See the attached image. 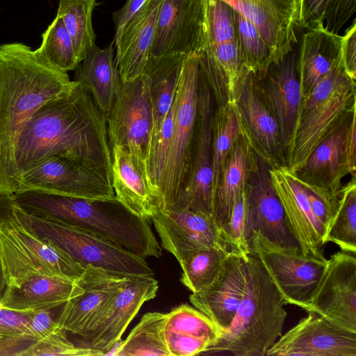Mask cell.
Masks as SVG:
<instances>
[{
  "mask_svg": "<svg viewBox=\"0 0 356 356\" xmlns=\"http://www.w3.org/2000/svg\"><path fill=\"white\" fill-rule=\"evenodd\" d=\"M234 102L255 154L272 169L286 167L277 123L257 88L254 74L243 67Z\"/></svg>",
  "mask_w": 356,
  "mask_h": 356,
  "instance_id": "17",
  "label": "cell"
},
{
  "mask_svg": "<svg viewBox=\"0 0 356 356\" xmlns=\"http://www.w3.org/2000/svg\"><path fill=\"white\" fill-rule=\"evenodd\" d=\"M340 58L347 75L356 80V19L340 39Z\"/></svg>",
  "mask_w": 356,
  "mask_h": 356,
  "instance_id": "45",
  "label": "cell"
},
{
  "mask_svg": "<svg viewBox=\"0 0 356 356\" xmlns=\"http://www.w3.org/2000/svg\"><path fill=\"white\" fill-rule=\"evenodd\" d=\"M158 289L159 282L153 276H131L81 335L86 346L106 355L121 340L142 305L156 297Z\"/></svg>",
  "mask_w": 356,
  "mask_h": 356,
  "instance_id": "14",
  "label": "cell"
},
{
  "mask_svg": "<svg viewBox=\"0 0 356 356\" xmlns=\"http://www.w3.org/2000/svg\"><path fill=\"white\" fill-rule=\"evenodd\" d=\"M30 333L0 337V356H26L28 351L40 340Z\"/></svg>",
  "mask_w": 356,
  "mask_h": 356,
  "instance_id": "47",
  "label": "cell"
},
{
  "mask_svg": "<svg viewBox=\"0 0 356 356\" xmlns=\"http://www.w3.org/2000/svg\"><path fill=\"white\" fill-rule=\"evenodd\" d=\"M38 50L49 63L66 72L75 70L80 63L72 39L58 15L42 34Z\"/></svg>",
  "mask_w": 356,
  "mask_h": 356,
  "instance_id": "40",
  "label": "cell"
},
{
  "mask_svg": "<svg viewBox=\"0 0 356 356\" xmlns=\"http://www.w3.org/2000/svg\"><path fill=\"white\" fill-rule=\"evenodd\" d=\"M250 248L286 304L307 312L327 263L324 254L305 255L299 247L276 244L257 232L252 234Z\"/></svg>",
  "mask_w": 356,
  "mask_h": 356,
  "instance_id": "9",
  "label": "cell"
},
{
  "mask_svg": "<svg viewBox=\"0 0 356 356\" xmlns=\"http://www.w3.org/2000/svg\"><path fill=\"white\" fill-rule=\"evenodd\" d=\"M212 199L219 184L227 156L238 138L244 132L235 102L218 106L211 124Z\"/></svg>",
  "mask_w": 356,
  "mask_h": 356,
  "instance_id": "34",
  "label": "cell"
},
{
  "mask_svg": "<svg viewBox=\"0 0 356 356\" xmlns=\"http://www.w3.org/2000/svg\"><path fill=\"white\" fill-rule=\"evenodd\" d=\"M0 261L8 287L35 275L76 280L86 266L49 241L42 239L0 206Z\"/></svg>",
  "mask_w": 356,
  "mask_h": 356,
  "instance_id": "7",
  "label": "cell"
},
{
  "mask_svg": "<svg viewBox=\"0 0 356 356\" xmlns=\"http://www.w3.org/2000/svg\"><path fill=\"white\" fill-rule=\"evenodd\" d=\"M218 245L228 254L247 260L251 254L245 191L238 197L229 221L218 231Z\"/></svg>",
  "mask_w": 356,
  "mask_h": 356,
  "instance_id": "41",
  "label": "cell"
},
{
  "mask_svg": "<svg viewBox=\"0 0 356 356\" xmlns=\"http://www.w3.org/2000/svg\"><path fill=\"white\" fill-rule=\"evenodd\" d=\"M199 54L186 56L173 101L174 121L159 192L161 210L172 211L188 181L197 116Z\"/></svg>",
  "mask_w": 356,
  "mask_h": 356,
  "instance_id": "8",
  "label": "cell"
},
{
  "mask_svg": "<svg viewBox=\"0 0 356 356\" xmlns=\"http://www.w3.org/2000/svg\"><path fill=\"white\" fill-rule=\"evenodd\" d=\"M356 116L350 123L346 139V149L348 154V165L352 177H356Z\"/></svg>",
  "mask_w": 356,
  "mask_h": 356,
  "instance_id": "50",
  "label": "cell"
},
{
  "mask_svg": "<svg viewBox=\"0 0 356 356\" xmlns=\"http://www.w3.org/2000/svg\"><path fill=\"white\" fill-rule=\"evenodd\" d=\"M270 175L289 229L302 252L323 254L326 231L314 216L305 188L286 167L270 168Z\"/></svg>",
  "mask_w": 356,
  "mask_h": 356,
  "instance_id": "24",
  "label": "cell"
},
{
  "mask_svg": "<svg viewBox=\"0 0 356 356\" xmlns=\"http://www.w3.org/2000/svg\"><path fill=\"white\" fill-rule=\"evenodd\" d=\"M331 0H301L300 29L324 26L326 10Z\"/></svg>",
  "mask_w": 356,
  "mask_h": 356,
  "instance_id": "46",
  "label": "cell"
},
{
  "mask_svg": "<svg viewBox=\"0 0 356 356\" xmlns=\"http://www.w3.org/2000/svg\"><path fill=\"white\" fill-rule=\"evenodd\" d=\"M227 254L219 245L190 253L179 262L182 269L181 283L192 293L202 291L216 279Z\"/></svg>",
  "mask_w": 356,
  "mask_h": 356,
  "instance_id": "37",
  "label": "cell"
},
{
  "mask_svg": "<svg viewBox=\"0 0 356 356\" xmlns=\"http://www.w3.org/2000/svg\"><path fill=\"white\" fill-rule=\"evenodd\" d=\"M113 41L104 49L96 44L75 69V81L92 95L98 108L108 120L111 114L122 81L114 59Z\"/></svg>",
  "mask_w": 356,
  "mask_h": 356,
  "instance_id": "30",
  "label": "cell"
},
{
  "mask_svg": "<svg viewBox=\"0 0 356 356\" xmlns=\"http://www.w3.org/2000/svg\"><path fill=\"white\" fill-rule=\"evenodd\" d=\"M325 241L334 243L342 251L356 253V177L343 185Z\"/></svg>",
  "mask_w": 356,
  "mask_h": 356,
  "instance_id": "38",
  "label": "cell"
},
{
  "mask_svg": "<svg viewBox=\"0 0 356 356\" xmlns=\"http://www.w3.org/2000/svg\"><path fill=\"white\" fill-rule=\"evenodd\" d=\"M150 220L162 247L178 262L197 250L219 245L218 229L211 215L191 209L159 210Z\"/></svg>",
  "mask_w": 356,
  "mask_h": 356,
  "instance_id": "25",
  "label": "cell"
},
{
  "mask_svg": "<svg viewBox=\"0 0 356 356\" xmlns=\"http://www.w3.org/2000/svg\"><path fill=\"white\" fill-rule=\"evenodd\" d=\"M52 155L77 161L111 183L106 120L77 81L70 91L42 105L23 128L15 152L18 184L24 172Z\"/></svg>",
  "mask_w": 356,
  "mask_h": 356,
  "instance_id": "1",
  "label": "cell"
},
{
  "mask_svg": "<svg viewBox=\"0 0 356 356\" xmlns=\"http://www.w3.org/2000/svg\"><path fill=\"white\" fill-rule=\"evenodd\" d=\"M76 83L38 49L20 42L0 45V195L17 189L15 152L25 124L42 105Z\"/></svg>",
  "mask_w": 356,
  "mask_h": 356,
  "instance_id": "2",
  "label": "cell"
},
{
  "mask_svg": "<svg viewBox=\"0 0 356 356\" xmlns=\"http://www.w3.org/2000/svg\"><path fill=\"white\" fill-rule=\"evenodd\" d=\"M356 10V0H331L325 13L324 28L338 34Z\"/></svg>",
  "mask_w": 356,
  "mask_h": 356,
  "instance_id": "44",
  "label": "cell"
},
{
  "mask_svg": "<svg viewBox=\"0 0 356 356\" xmlns=\"http://www.w3.org/2000/svg\"><path fill=\"white\" fill-rule=\"evenodd\" d=\"M7 288V282L6 280V277L2 269L1 264L0 261V300H1L3 294Z\"/></svg>",
  "mask_w": 356,
  "mask_h": 356,
  "instance_id": "51",
  "label": "cell"
},
{
  "mask_svg": "<svg viewBox=\"0 0 356 356\" xmlns=\"http://www.w3.org/2000/svg\"><path fill=\"white\" fill-rule=\"evenodd\" d=\"M163 1L147 0L122 31L115 58L122 82L142 74L150 54Z\"/></svg>",
  "mask_w": 356,
  "mask_h": 356,
  "instance_id": "27",
  "label": "cell"
},
{
  "mask_svg": "<svg viewBox=\"0 0 356 356\" xmlns=\"http://www.w3.org/2000/svg\"><path fill=\"white\" fill-rule=\"evenodd\" d=\"M257 154L245 131L234 143L212 199V216L219 229L229 221L235 203L245 191Z\"/></svg>",
  "mask_w": 356,
  "mask_h": 356,
  "instance_id": "29",
  "label": "cell"
},
{
  "mask_svg": "<svg viewBox=\"0 0 356 356\" xmlns=\"http://www.w3.org/2000/svg\"><path fill=\"white\" fill-rule=\"evenodd\" d=\"M109 146L118 145L147 163L153 136L154 118L146 76L122 82L107 120Z\"/></svg>",
  "mask_w": 356,
  "mask_h": 356,
  "instance_id": "12",
  "label": "cell"
},
{
  "mask_svg": "<svg viewBox=\"0 0 356 356\" xmlns=\"http://www.w3.org/2000/svg\"><path fill=\"white\" fill-rule=\"evenodd\" d=\"M74 282L59 277L35 275L18 286H7L0 307L18 312L57 308L71 297Z\"/></svg>",
  "mask_w": 356,
  "mask_h": 356,
  "instance_id": "32",
  "label": "cell"
},
{
  "mask_svg": "<svg viewBox=\"0 0 356 356\" xmlns=\"http://www.w3.org/2000/svg\"><path fill=\"white\" fill-rule=\"evenodd\" d=\"M38 191L93 200H115L112 184L70 159L50 156L24 172L15 193Z\"/></svg>",
  "mask_w": 356,
  "mask_h": 356,
  "instance_id": "10",
  "label": "cell"
},
{
  "mask_svg": "<svg viewBox=\"0 0 356 356\" xmlns=\"http://www.w3.org/2000/svg\"><path fill=\"white\" fill-rule=\"evenodd\" d=\"M97 0H60L57 15L72 39L79 62L95 45L92 15Z\"/></svg>",
  "mask_w": 356,
  "mask_h": 356,
  "instance_id": "36",
  "label": "cell"
},
{
  "mask_svg": "<svg viewBox=\"0 0 356 356\" xmlns=\"http://www.w3.org/2000/svg\"><path fill=\"white\" fill-rule=\"evenodd\" d=\"M245 276L246 260L229 253L216 279L202 291L189 296L191 304L207 316L222 333L231 325L242 300Z\"/></svg>",
  "mask_w": 356,
  "mask_h": 356,
  "instance_id": "26",
  "label": "cell"
},
{
  "mask_svg": "<svg viewBox=\"0 0 356 356\" xmlns=\"http://www.w3.org/2000/svg\"><path fill=\"white\" fill-rule=\"evenodd\" d=\"M258 29L268 44L272 63L293 50L300 31L301 0H222Z\"/></svg>",
  "mask_w": 356,
  "mask_h": 356,
  "instance_id": "19",
  "label": "cell"
},
{
  "mask_svg": "<svg viewBox=\"0 0 356 356\" xmlns=\"http://www.w3.org/2000/svg\"><path fill=\"white\" fill-rule=\"evenodd\" d=\"M166 314H145L124 341L116 345L113 355L170 356L165 343L164 326Z\"/></svg>",
  "mask_w": 356,
  "mask_h": 356,
  "instance_id": "35",
  "label": "cell"
},
{
  "mask_svg": "<svg viewBox=\"0 0 356 356\" xmlns=\"http://www.w3.org/2000/svg\"><path fill=\"white\" fill-rule=\"evenodd\" d=\"M235 23L242 65L254 74L272 64L270 50L257 27L235 11Z\"/></svg>",
  "mask_w": 356,
  "mask_h": 356,
  "instance_id": "39",
  "label": "cell"
},
{
  "mask_svg": "<svg viewBox=\"0 0 356 356\" xmlns=\"http://www.w3.org/2000/svg\"><path fill=\"white\" fill-rule=\"evenodd\" d=\"M221 330L204 314L186 304L166 314L164 335L170 356H191L207 352Z\"/></svg>",
  "mask_w": 356,
  "mask_h": 356,
  "instance_id": "28",
  "label": "cell"
},
{
  "mask_svg": "<svg viewBox=\"0 0 356 356\" xmlns=\"http://www.w3.org/2000/svg\"><path fill=\"white\" fill-rule=\"evenodd\" d=\"M185 54H149L144 74L149 83L154 127L152 138L158 133L175 98Z\"/></svg>",
  "mask_w": 356,
  "mask_h": 356,
  "instance_id": "33",
  "label": "cell"
},
{
  "mask_svg": "<svg viewBox=\"0 0 356 356\" xmlns=\"http://www.w3.org/2000/svg\"><path fill=\"white\" fill-rule=\"evenodd\" d=\"M21 207L38 216L101 235L141 257L161 256V248L148 220L115 200H93L38 191L10 195Z\"/></svg>",
  "mask_w": 356,
  "mask_h": 356,
  "instance_id": "3",
  "label": "cell"
},
{
  "mask_svg": "<svg viewBox=\"0 0 356 356\" xmlns=\"http://www.w3.org/2000/svg\"><path fill=\"white\" fill-rule=\"evenodd\" d=\"M200 64V63H199ZM214 99L200 67L197 116L188 184L172 211L191 209L212 216V130Z\"/></svg>",
  "mask_w": 356,
  "mask_h": 356,
  "instance_id": "13",
  "label": "cell"
},
{
  "mask_svg": "<svg viewBox=\"0 0 356 356\" xmlns=\"http://www.w3.org/2000/svg\"><path fill=\"white\" fill-rule=\"evenodd\" d=\"M305 188L311 210L315 218L325 228L326 233L332 219V213L325 202L309 188ZM326 237V236H325Z\"/></svg>",
  "mask_w": 356,
  "mask_h": 356,
  "instance_id": "49",
  "label": "cell"
},
{
  "mask_svg": "<svg viewBox=\"0 0 356 356\" xmlns=\"http://www.w3.org/2000/svg\"><path fill=\"white\" fill-rule=\"evenodd\" d=\"M309 312L356 332L355 254L341 250L327 259L307 312Z\"/></svg>",
  "mask_w": 356,
  "mask_h": 356,
  "instance_id": "15",
  "label": "cell"
},
{
  "mask_svg": "<svg viewBox=\"0 0 356 356\" xmlns=\"http://www.w3.org/2000/svg\"><path fill=\"white\" fill-rule=\"evenodd\" d=\"M90 265L74 281L70 299L56 318L60 328L81 336L93 318L131 277Z\"/></svg>",
  "mask_w": 356,
  "mask_h": 356,
  "instance_id": "21",
  "label": "cell"
},
{
  "mask_svg": "<svg viewBox=\"0 0 356 356\" xmlns=\"http://www.w3.org/2000/svg\"><path fill=\"white\" fill-rule=\"evenodd\" d=\"M293 50L263 72L254 74L258 91L280 129L286 162L291 156L302 99Z\"/></svg>",
  "mask_w": 356,
  "mask_h": 356,
  "instance_id": "16",
  "label": "cell"
},
{
  "mask_svg": "<svg viewBox=\"0 0 356 356\" xmlns=\"http://www.w3.org/2000/svg\"><path fill=\"white\" fill-rule=\"evenodd\" d=\"M339 34L320 26L306 29L301 38L296 68L302 97L327 74L340 56Z\"/></svg>",
  "mask_w": 356,
  "mask_h": 356,
  "instance_id": "31",
  "label": "cell"
},
{
  "mask_svg": "<svg viewBox=\"0 0 356 356\" xmlns=\"http://www.w3.org/2000/svg\"><path fill=\"white\" fill-rule=\"evenodd\" d=\"M34 314L35 311L18 312L0 308V337L22 333L37 336L32 330Z\"/></svg>",
  "mask_w": 356,
  "mask_h": 356,
  "instance_id": "43",
  "label": "cell"
},
{
  "mask_svg": "<svg viewBox=\"0 0 356 356\" xmlns=\"http://www.w3.org/2000/svg\"><path fill=\"white\" fill-rule=\"evenodd\" d=\"M285 305L261 261L251 253L246 260L243 296L234 320L207 353L266 356L282 334Z\"/></svg>",
  "mask_w": 356,
  "mask_h": 356,
  "instance_id": "4",
  "label": "cell"
},
{
  "mask_svg": "<svg viewBox=\"0 0 356 356\" xmlns=\"http://www.w3.org/2000/svg\"><path fill=\"white\" fill-rule=\"evenodd\" d=\"M147 1V0H127L120 10L113 13V19L115 27V35L113 40L115 47L118 45L122 31L127 24Z\"/></svg>",
  "mask_w": 356,
  "mask_h": 356,
  "instance_id": "48",
  "label": "cell"
},
{
  "mask_svg": "<svg viewBox=\"0 0 356 356\" xmlns=\"http://www.w3.org/2000/svg\"><path fill=\"white\" fill-rule=\"evenodd\" d=\"M66 331L58 327L47 336L40 339L26 353V356L65 355L100 356L103 353L85 346H76L66 336Z\"/></svg>",
  "mask_w": 356,
  "mask_h": 356,
  "instance_id": "42",
  "label": "cell"
},
{
  "mask_svg": "<svg viewBox=\"0 0 356 356\" xmlns=\"http://www.w3.org/2000/svg\"><path fill=\"white\" fill-rule=\"evenodd\" d=\"M204 43V0H163L150 54H200Z\"/></svg>",
  "mask_w": 356,
  "mask_h": 356,
  "instance_id": "20",
  "label": "cell"
},
{
  "mask_svg": "<svg viewBox=\"0 0 356 356\" xmlns=\"http://www.w3.org/2000/svg\"><path fill=\"white\" fill-rule=\"evenodd\" d=\"M110 149L111 183L117 200L134 215L150 220L161 210L162 201L145 162L120 145H113Z\"/></svg>",
  "mask_w": 356,
  "mask_h": 356,
  "instance_id": "23",
  "label": "cell"
},
{
  "mask_svg": "<svg viewBox=\"0 0 356 356\" xmlns=\"http://www.w3.org/2000/svg\"><path fill=\"white\" fill-rule=\"evenodd\" d=\"M356 106V82L346 73L340 56L327 74L302 97L293 147L286 168L295 172L316 146Z\"/></svg>",
  "mask_w": 356,
  "mask_h": 356,
  "instance_id": "6",
  "label": "cell"
},
{
  "mask_svg": "<svg viewBox=\"0 0 356 356\" xmlns=\"http://www.w3.org/2000/svg\"><path fill=\"white\" fill-rule=\"evenodd\" d=\"M270 168L257 155L255 165L245 189L250 239L252 233L257 232L276 244L299 247L273 186Z\"/></svg>",
  "mask_w": 356,
  "mask_h": 356,
  "instance_id": "22",
  "label": "cell"
},
{
  "mask_svg": "<svg viewBox=\"0 0 356 356\" xmlns=\"http://www.w3.org/2000/svg\"><path fill=\"white\" fill-rule=\"evenodd\" d=\"M356 106L313 149L295 172L296 180L318 195L334 213L339 200L342 179L350 174L346 139Z\"/></svg>",
  "mask_w": 356,
  "mask_h": 356,
  "instance_id": "11",
  "label": "cell"
},
{
  "mask_svg": "<svg viewBox=\"0 0 356 356\" xmlns=\"http://www.w3.org/2000/svg\"><path fill=\"white\" fill-rule=\"evenodd\" d=\"M268 349L266 356H356V332L307 312Z\"/></svg>",
  "mask_w": 356,
  "mask_h": 356,
  "instance_id": "18",
  "label": "cell"
},
{
  "mask_svg": "<svg viewBox=\"0 0 356 356\" xmlns=\"http://www.w3.org/2000/svg\"><path fill=\"white\" fill-rule=\"evenodd\" d=\"M0 206L30 232L53 243L85 266L127 275L154 274L145 258L101 235L31 213L10 195H0Z\"/></svg>",
  "mask_w": 356,
  "mask_h": 356,
  "instance_id": "5",
  "label": "cell"
}]
</instances>
